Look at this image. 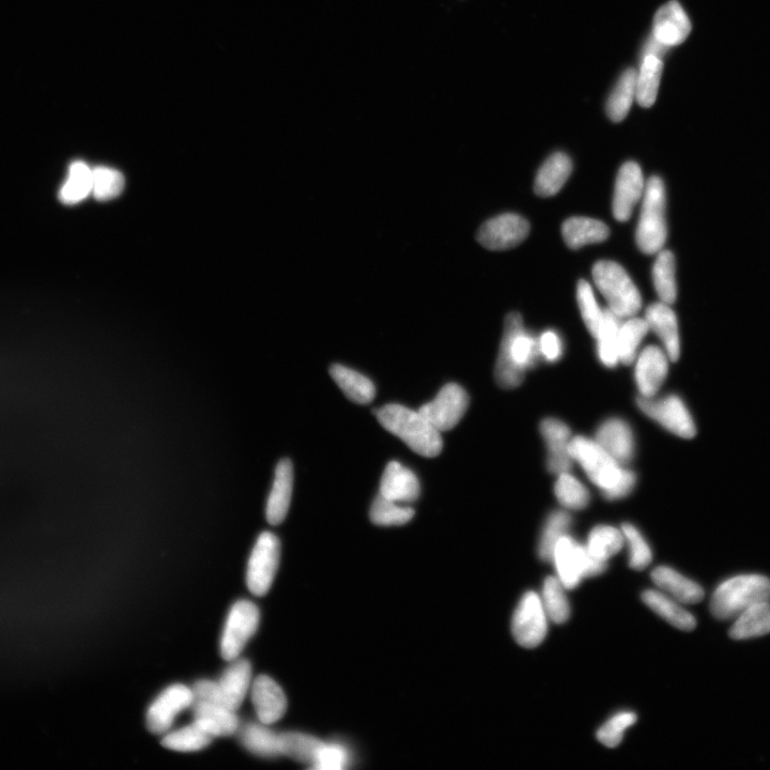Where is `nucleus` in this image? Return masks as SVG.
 Returning <instances> with one entry per match:
<instances>
[{
  "label": "nucleus",
  "mask_w": 770,
  "mask_h": 770,
  "mask_svg": "<svg viewBox=\"0 0 770 770\" xmlns=\"http://www.w3.org/2000/svg\"><path fill=\"white\" fill-rule=\"evenodd\" d=\"M512 630L517 643L526 649H534L545 640L548 615L537 593L530 591L520 599L514 613Z\"/></svg>",
  "instance_id": "obj_12"
},
{
  "label": "nucleus",
  "mask_w": 770,
  "mask_h": 770,
  "mask_svg": "<svg viewBox=\"0 0 770 770\" xmlns=\"http://www.w3.org/2000/svg\"><path fill=\"white\" fill-rule=\"evenodd\" d=\"M414 510L408 506L378 496L372 504L371 519L377 526L393 527L406 525L413 517Z\"/></svg>",
  "instance_id": "obj_45"
},
{
  "label": "nucleus",
  "mask_w": 770,
  "mask_h": 770,
  "mask_svg": "<svg viewBox=\"0 0 770 770\" xmlns=\"http://www.w3.org/2000/svg\"><path fill=\"white\" fill-rule=\"evenodd\" d=\"M541 358L538 340L523 327L522 316L508 314L496 365V380L500 387L505 390L518 388L526 373Z\"/></svg>",
  "instance_id": "obj_1"
},
{
  "label": "nucleus",
  "mask_w": 770,
  "mask_h": 770,
  "mask_svg": "<svg viewBox=\"0 0 770 770\" xmlns=\"http://www.w3.org/2000/svg\"><path fill=\"white\" fill-rule=\"evenodd\" d=\"M260 612L249 600H240L230 609L221 639V655L227 661L239 658L245 645L256 634Z\"/></svg>",
  "instance_id": "obj_11"
},
{
  "label": "nucleus",
  "mask_w": 770,
  "mask_h": 770,
  "mask_svg": "<svg viewBox=\"0 0 770 770\" xmlns=\"http://www.w3.org/2000/svg\"><path fill=\"white\" fill-rule=\"evenodd\" d=\"M193 702L192 688L182 684L169 686L148 708V730L157 735L166 734L173 727L176 717L192 707Z\"/></svg>",
  "instance_id": "obj_15"
},
{
  "label": "nucleus",
  "mask_w": 770,
  "mask_h": 770,
  "mask_svg": "<svg viewBox=\"0 0 770 770\" xmlns=\"http://www.w3.org/2000/svg\"><path fill=\"white\" fill-rule=\"evenodd\" d=\"M638 72L627 69L616 83L607 102V115L613 122H621L628 115L636 99Z\"/></svg>",
  "instance_id": "obj_33"
},
{
  "label": "nucleus",
  "mask_w": 770,
  "mask_h": 770,
  "mask_svg": "<svg viewBox=\"0 0 770 770\" xmlns=\"http://www.w3.org/2000/svg\"><path fill=\"white\" fill-rule=\"evenodd\" d=\"M530 234V224L515 213H505L485 222L477 231L476 240L489 251L516 248Z\"/></svg>",
  "instance_id": "obj_13"
},
{
  "label": "nucleus",
  "mask_w": 770,
  "mask_h": 770,
  "mask_svg": "<svg viewBox=\"0 0 770 770\" xmlns=\"http://www.w3.org/2000/svg\"><path fill=\"white\" fill-rule=\"evenodd\" d=\"M559 578L548 577L544 582L542 602L548 619L556 624H564L571 616V606Z\"/></svg>",
  "instance_id": "obj_44"
},
{
  "label": "nucleus",
  "mask_w": 770,
  "mask_h": 770,
  "mask_svg": "<svg viewBox=\"0 0 770 770\" xmlns=\"http://www.w3.org/2000/svg\"><path fill=\"white\" fill-rule=\"evenodd\" d=\"M252 686V666L246 659H235L218 682L203 680L193 690L194 702L222 705L237 712Z\"/></svg>",
  "instance_id": "obj_4"
},
{
  "label": "nucleus",
  "mask_w": 770,
  "mask_h": 770,
  "mask_svg": "<svg viewBox=\"0 0 770 770\" xmlns=\"http://www.w3.org/2000/svg\"><path fill=\"white\" fill-rule=\"evenodd\" d=\"M294 487V467L289 459L277 464L273 486L267 502V520L271 526H279L289 511Z\"/></svg>",
  "instance_id": "obj_24"
},
{
  "label": "nucleus",
  "mask_w": 770,
  "mask_h": 770,
  "mask_svg": "<svg viewBox=\"0 0 770 770\" xmlns=\"http://www.w3.org/2000/svg\"><path fill=\"white\" fill-rule=\"evenodd\" d=\"M469 395L456 383L444 385L434 400L419 410L440 433L457 426L469 407Z\"/></svg>",
  "instance_id": "obj_14"
},
{
  "label": "nucleus",
  "mask_w": 770,
  "mask_h": 770,
  "mask_svg": "<svg viewBox=\"0 0 770 770\" xmlns=\"http://www.w3.org/2000/svg\"><path fill=\"white\" fill-rule=\"evenodd\" d=\"M675 258L667 250L660 251L653 267V281L661 302L671 305L677 297Z\"/></svg>",
  "instance_id": "obj_38"
},
{
  "label": "nucleus",
  "mask_w": 770,
  "mask_h": 770,
  "mask_svg": "<svg viewBox=\"0 0 770 770\" xmlns=\"http://www.w3.org/2000/svg\"><path fill=\"white\" fill-rule=\"evenodd\" d=\"M636 363L635 379L641 397H655L669 372V357L657 346L642 350Z\"/></svg>",
  "instance_id": "obj_17"
},
{
  "label": "nucleus",
  "mask_w": 770,
  "mask_h": 770,
  "mask_svg": "<svg viewBox=\"0 0 770 770\" xmlns=\"http://www.w3.org/2000/svg\"><path fill=\"white\" fill-rule=\"evenodd\" d=\"M323 743L318 738L299 732L280 734L282 756L304 764H314Z\"/></svg>",
  "instance_id": "obj_37"
},
{
  "label": "nucleus",
  "mask_w": 770,
  "mask_h": 770,
  "mask_svg": "<svg viewBox=\"0 0 770 770\" xmlns=\"http://www.w3.org/2000/svg\"><path fill=\"white\" fill-rule=\"evenodd\" d=\"M636 722L637 716L634 713L623 712L615 715L597 732L598 741L608 748L618 747L623 741L625 731Z\"/></svg>",
  "instance_id": "obj_49"
},
{
  "label": "nucleus",
  "mask_w": 770,
  "mask_h": 770,
  "mask_svg": "<svg viewBox=\"0 0 770 770\" xmlns=\"http://www.w3.org/2000/svg\"><path fill=\"white\" fill-rule=\"evenodd\" d=\"M251 696L260 722L271 726L287 711V698L283 689L268 675H259L251 686Z\"/></svg>",
  "instance_id": "obj_19"
},
{
  "label": "nucleus",
  "mask_w": 770,
  "mask_h": 770,
  "mask_svg": "<svg viewBox=\"0 0 770 770\" xmlns=\"http://www.w3.org/2000/svg\"><path fill=\"white\" fill-rule=\"evenodd\" d=\"M281 559V543L271 532L261 533L251 553L246 584L255 596H265L272 587Z\"/></svg>",
  "instance_id": "obj_10"
},
{
  "label": "nucleus",
  "mask_w": 770,
  "mask_h": 770,
  "mask_svg": "<svg viewBox=\"0 0 770 770\" xmlns=\"http://www.w3.org/2000/svg\"><path fill=\"white\" fill-rule=\"evenodd\" d=\"M621 320L609 308H605L604 325L596 340L598 358L608 368H613L620 363L618 336L622 325Z\"/></svg>",
  "instance_id": "obj_36"
},
{
  "label": "nucleus",
  "mask_w": 770,
  "mask_h": 770,
  "mask_svg": "<svg viewBox=\"0 0 770 770\" xmlns=\"http://www.w3.org/2000/svg\"><path fill=\"white\" fill-rule=\"evenodd\" d=\"M664 63L655 56L642 58L637 77L636 99L640 106L649 109L656 102Z\"/></svg>",
  "instance_id": "obj_34"
},
{
  "label": "nucleus",
  "mask_w": 770,
  "mask_h": 770,
  "mask_svg": "<svg viewBox=\"0 0 770 770\" xmlns=\"http://www.w3.org/2000/svg\"><path fill=\"white\" fill-rule=\"evenodd\" d=\"M330 374L338 387L353 403L367 405L375 399V384L364 375L341 364L332 365Z\"/></svg>",
  "instance_id": "obj_31"
},
{
  "label": "nucleus",
  "mask_w": 770,
  "mask_h": 770,
  "mask_svg": "<svg viewBox=\"0 0 770 770\" xmlns=\"http://www.w3.org/2000/svg\"><path fill=\"white\" fill-rule=\"evenodd\" d=\"M572 516L564 511H556L549 515L538 545V554L545 562H551L554 548L572 526Z\"/></svg>",
  "instance_id": "obj_42"
},
{
  "label": "nucleus",
  "mask_w": 770,
  "mask_h": 770,
  "mask_svg": "<svg viewBox=\"0 0 770 770\" xmlns=\"http://www.w3.org/2000/svg\"><path fill=\"white\" fill-rule=\"evenodd\" d=\"M191 708L193 721L202 726L214 738L233 736L237 734L240 728L237 712L230 711L222 705L193 702Z\"/></svg>",
  "instance_id": "obj_26"
},
{
  "label": "nucleus",
  "mask_w": 770,
  "mask_h": 770,
  "mask_svg": "<svg viewBox=\"0 0 770 770\" xmlns=\"http://www.w3.org/2000/svg\"><path fill=\"white\" fill-rule=\"evenodd\" d=\"M593 279L607 300L609 310L616 316L628 319L640 312V292L622 266L614 261L600 260L593 267Z\"/></svg>",
  "instance_id": "obj_5"
},
{
  "label": "nucleus",
  "mask_w": 770,
  "mask_h": 770,
  "mask_svg": "<svg viewBox=\"0 0 770 770\" xmlns=\"http://www.w3.org/2000/svg\"><path fill=\"white\" fill-rule=\"evenodd\" d=\"M770 600V579L739 575L723 581L712 597L711 611L720 621L735 620L748 608Z\"/></svg>",
  "instance_id": "obj_3"
},
{
  "label": "nucleus",
  "mask_w": 770,
  "mask_h": 770,
  "mask_svg": "<svg viewBox=\"0 0 770 770\" xmlns=\"http://www.w3.org/2000/svg\"><path fill=\"white\" fill-rule=\"evenodd\" d=\"M637 483V476L635 472L628 469H624L621 480L610 490L604 492V497L609 501L620 500L626 498L633 492Z\"/></svg>",
  "instance_id": "obj_52"
},
{
  "label": "nucleus",
  "mask_w": 770,
  "mask_h": 770,
  "mask_svg": "<svg viewBox=\"0 0 770 770\" xmlns=\"http://www.w3.org/2000/svg\"><path fill=\"white\" fill-rule=\"evenodd\" d=\"M596 442L622 466L635 456L636 443L633 429L621 419H609L596 431Z\"/></svg>",
  "instance_id": "obj_21"
},
{
  "label": "nucleus",
  "mask_w": 770,
  "mask_h": 770,
  "mask_svg": "<svg viewBox=\"0 0 770 770\" xmlns=\"http://www.w3.org/2000/svg\"><path fill=\"white\" fill-rule=\"evenodd\" d=\"M622 532L629 548L630 568L635 569V571H643L653 560L651 547L635 526L625 523Z\"/></svg>",
  "instance_id": "obj_48"
},
{
  "label": "nucleus",
  "mask_w": 770,
  "mask_h": 770,
  "mask_svg": "<svg viewBox=\"0 0 770 770\" xmlns=\"http://www.w3.org/2000/svg\"><path fill=\"white\" fill-rule=\"evenodd\" d=\"M735 641L759 638L770 634V600L748 608L737 616L730 629Z\"/></svg>",
  "instance_id": "obj_32"
},
{
  "label": "nucleus",
  "mask_w": 770,
  "mask_h": 770,
  "mask_svg": "<svg viewBox=\"0 0 770 770\" xmlns=\"http://www.w3.org/2000/svg\"><path fill=\"white\" fill-rule=\"evenodd\" d=\"M652 579L661 592L669 595L682 605L699 604L705 596V592L700 584L667 566L655 568L652 573Z\"/></svg>",
  "instance_id": "obj_25"
},
{
  "label": "nucleus",
  "mask_w": 770,
  "mask_h": 770,
  "mask_svg": "<svg viewBox=\"0 0 770 770\" xmlns=\"http://www.w3.org/2000/svg\"><path fill=\"white\" fill-rule=\"evenodd\" d=\"M125 184V177L117 169L105 166L92 168L91 194L100 202H107L119 196L125 189Z\"/></svg>",
  "instance_id": "obj_46"
},
{
  "label": "nucleus",
  "mask_w": 770,
  "mask_h": 770,
  "mask_svg": "<svg viewBox=\"0 0 770 770\" xmlns=\"http://www.w3.org/2000/svg\"><path fill=\"white\" fill-rule=\"evenodd\" d=\"M644 178L636 162L625 163L615 182L612 210L615 220L627 222L644 195Z\"/></svg>",
  "instance_id": "obj_16"
},
{
  "label": "nucleus",
  "mask_w": 770,
  "mask_h": 770,
  "mask_svg": "<svg viewBox=\"0 0 770 770\" xmlns=\"http://www.w3.org/2000/svg\"><path fill=\"white\" fill-rule=\"evenodd\" d=\"M646 322L664 344L670 361L676 362L681 356L679 323L672 308L664 303H654L645 312Z\"/></svg>",
  "instance_id": "obj_23"
},
{
  "label": "nucleus",
  "mask_w": 770,
  "mask_h": 770,
  "mask_svg": "<svg viewBox=\"0 0 770 770\" xmlns=\"http://www.w3.org/2000/svg\"><path fill=\"white\" fill-rule=\"evenodd\" d=\"M541 434L548 449V470L558 475L571 471L574 462L568 449L572 440L571 428L558 419H546L541 424Z\"/></svg>",
  "instance_id": "obj_20"
},
{
  "label": "nucleus",
  "mask_w": 770,
  "mask_h": 770,
  "mask_svg": "<svg viewBox=\"0 0 770 770\" xmlns=\"http://www.w3.org/2000/svg\"><path fill=\"white\" fill-rule=\"evenodd\" d=\"M562 235L568 248L578 250L587 244L606 241L610 230L602 221L576 217L564 222Z\"/></svg>",
  "instance_id": "obj_30"
},
{
  "label": "nucleus",
  "mask_w": 770,
  "mask_h": 770,
  "mask_svg": "<svg viewBox=\"0 0 770 770\" xmlns=\"http://www.w3.org/2000/svg\"><path fill=\"white\" fill-rule=\"evenodd\" d=\"M577 301L585 326L597 338L604 325V310L598 306L593 289L587 281L578 282Z\"/></svg>",
  "instance_id": "obj_47"
},
{
  "label": "nucleus",
  "mask_w": 770,
  "mask_h": 770,
  "mask_svg": "<svg viewBox=\"0 0 770 770\" xmlns=\"http://www.w3.org/2000/svg\"><path fill=\"white\" fill-rule=\"evenodd\" d=\"M551 562L566 590L576 589L582 579L602 575L607 569V563L595 559L587 546L567 534L554 548Z\"/></svg>",
  "instance_id": "obj_7"
},
{
  "label": "nucleus",
  "mask_w": 770,
  "mask_h": 770,
  "mask_svg": "<svg viewBox=\"0 0 770 770\" xmlns=\"http://www.w3.org/2000/svg\"><path fill=\"white\" fill-rule=\"evenodd\" d=\"M667 240L666 191L661 178L653 176L646 183L636 241L646 255L659 253Z\"/></svg>",
  "instance_id": "obj_6"
},
{
  "label": "nucleus",
  "mask_w": 770,
  "mask_h": 770,
  "mask_svg": "<svg viewBox=\"0 0 770 770\" xmlns=\"http://www.w3.org/2000/svg\"><path fill=\"white\" fill-rule=\"evenodd\" d=\"M349 763L347 750L337 744H325L321 746L313 768L321 770L344 769Z\"/></svg>",
  "instance_id": "obj_50"
},
{
  "label": "nucleus",
  "mask_w": 770,
  "mask_h": 770,
  "mask_svg": "<svg viewBox=\"0 0 770 770\" xmlns=\"http://www.w3.org/2000/svg\"><path fill=\"white\" fill-rule=\"evenodd\" d=\"M569 453L587 473L589 479L604 492L618 484L624 469L596 440L583 436L572 438Z\"/></svg>",
  "instance_id": "obj_8"
},
{
  "label": "nucleus",
  "mask_w": 770,
  "mask_h": 770,
  "mask_svg": "<svg viewBox=\"0 0 770 770\" xmlns=\"http://www.w3.org/2000/svg\"><path fill=\"white\" fill-rule=\"evenodd\" d=\"M637 405L646 417L666 428L673 435L684 439L696 437L695 420L681 397L677 395L661 398L640 396L637 399Z\"/></svg>",
  "instance_id": "obj_9"
},
{
  "label": "nucleus",
  "mask_w": 770,
  "mask_h": 770,
  "mask_svg": "<svg viewBox=\"0 0 770 770\" xmlns=\"http://www.w3.org/2000/svg\"><path fill=\"white\" fill-rule=\"evenodd\" d=\"M92 191V168L84 162H74L69 168V175L60 190V200L66 205L83 202Z\"/></svg>",
  "instance_id": "obj_39"
},
{
  "label": "nucleus",
  "mask_w": 770,
  "mask_h": 770,
  "mask_svg": "<svg viewBox=\"0 0 770 770\" xmlns=\"http://www.w3.org/2000/svg\"><path fill=\"white\" fill-rule=\"evenodd\" d=\"M213 739L202 726L193 721L190 726L167 732L162 739V746L178 752H196L207 748Z\"/></svg>",
  "instance_id": "obj_35"
},
{
  "label": "nucleus",
  "mask_w": 770,
  "mask_h": 770,
  "mask_svg": "<svg viewBox=\"0 0 770 770\" xmlns=\"http://www.w3.org/2000/svg\"><path fill=\"white\" fill-rule=\"evenodd\" d=\"M379 423L424 457H437L443 449L440 431L420 411L402 405H387L376 412Z\"/></svg>",
  "instance_id": "obj_2"
},
{
  "label": "nucleus",
  "mask_w": 770,
  "mask_h": 770,
  "mask_svg": "<svg viewBox=\"0 0 770 770\" xmlns=\"http://www.w3.org/2000/svg\"><path fill=\"white\" fill-rule=\"evenodd\" d=\"M624 542L622 531L609 526H598L590 532L585 546L595 559L607 563L622 550Z\"/></svg>",
  "instance_id": "obj_41"
},
{
  "label": "nucleus",
  "mask_w": 770,
  "mask_h": 770,
  "mask_svg": "<svg viewBox=\"0 0 770 770\" xmlns=\"http://www.w3.org/2000/svg\"><path fill=\"white\" fill-rule=\"evenodd\" d=\"M554 494L559 503L571 511H581L591 500L590 491L569 472L559 475Z\"/></svg>",
  "instance_id": "obj_43"
},
{
  "label": "nucleus",
  "mask_w": 770,
  "mask_h": 770,
  "mask_svg": "<svg viewBox=\"0 0 770 770\" xmlns=\"http://www.w3.org/2000/svg\"><path fill=\"white\" fill-rule=\"evenodd\" d=\"M650 331L648 322L642 318H628L622 323L618 336V351L620 362L624 365L633 364L643 338Z\"/></svg>",
  "instance_id": "obj_40"
},
{
  "label": "nucleus",
  "mask_w": 770,
  "mask_h": 770,
  "mask_svg": "<svg viewBox=\"0 0 770 770\" xmlns=\"http://www.w3.org/2000/svg\"><path fill=\"white\" fill-rule=\"evenodd\" d=\"M538 345L541 357L549 363H556L563 356V343L556 332H544L538 338Z\"/></svg>",
  "instance_id": "obj_51"
},
{
  "label": "nucleus",
  "mask_w": 770,
  "mask_h": 770,
  "mask_svg": "<svg viewBox=\"0 0 770 770\" xmlns=\"http://www.w3.org/2000/svg\"><path fill=\"white\" fill-rule=\"evenodd\" d=\"M668 50V46L660 43L652 35L644 45L642 50V58L646 56H655L661 59V57L664 56Z\"/></svg>",
  "instance_id": "obj_53"
},
{
  "label": "nucleus",
  "mask_w": 770,
  "mask_h": 770,
  "mask_svg": "<svg viewBox=\"0 0 770 770\" xmlns=\"http://www.w3.org/2000/svg\"><path fill=\"white\" fill-rule=\"evenodd\" d=\"M237 734L243 747L257 757L276 758L282 756L280 734L271 730L263 722L246 723L239 728Z\"/></svg>",
  "instance_id": "obj_28"
},
{
  "label": "nucleus",
  "mask_w": 770,
  "mask_h": 770,
  "mask_svg": "<svg viewBox=\"0 0 770 770\" xmlns=\"http://www.w3.org/2000/svg\"><path fill=\"white\" fill-rule=\"evenodd\" d=\"M421 486L417 475L392 461L382 475L379 495L397 503H411L419 499Z\"/></svg>",
  "instance_id": "obj_22"
},
{
  "label": "nucleus",
  "mask_w": 770,
  "mask_h": 770,
  "mask_svg": "<svg viewBox=\"0 0 770 770\" xmlns=\"http://www.w3.org/2000/svg\"><path fill=\"white\" fill-rule=\"evenodd\" d=\"M691 29V22L681 4L671 0L656 12L652 35L670 49L685 42Z\"/></svg>",
  "instance_id": "obj_18"
},
{
  "label": "nucleus",
  "mask_w": 770,
  "mask_h": 770,
  "mask_svg": "<svg viewBox=\"0 0 770 770\" xmlns=\"http://www.w3.org/2000/svg\"><path fill=\"white\" fill-rule=\"evenodd\" d=\"M642 599L646 606L677 629L691 631L696 628L695 616L664 592L648 590L642 594Z\"/></svg>",
  "instance_id": "obj_29"
},
{
  "label": "nucleus",
  "mask_w": 770,
  "mask_h": 770,
  "mask_svg": "<svg viewBox=\"0 0 770 770\" xmlns=\"http://www.w3.org/2000/svg\"><path fill=\"white\" fill-rule=\"evenodd\" d=\"M573 172V163L563 152L553 153L539 169L534 183L537 196L551 197L558 194Z\"/></svg>",
  "instance_id": "obj_27"
}]
</instances>
